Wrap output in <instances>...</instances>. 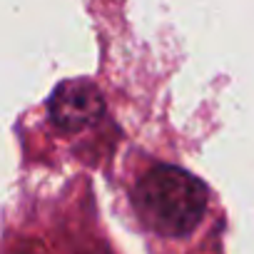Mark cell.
<instances>
[{"instance_id": "1", "label": "cell", "mask_w": 254, "mask_h": 254, "mask_svg": "<svg viewBox=\"0 0 254 254\" xmlns=\"http://www.w3.org/2000/svg\"><path fill=\"white\" fill-rule=\"evenodd\" d=\"M132 204L147 229L167 239H185L204 219L207 187L187 170L160 165L137 180Z\"/></svg>"}, {"instance_id": "2", "label": "cell", "mask_w": 254, "mask_h": 254, "mask_svg": "<svg viewBox=\"0 0 254 254\" xmlns=\"http://www.w3.org/2000/svg\"><path fill=\"white\" fill-rule=\"evenodd\" d=\"M50 120L63 132H82L105 115V97L90 80H65L48 102Z\"/></svg>"}]
</instances>
